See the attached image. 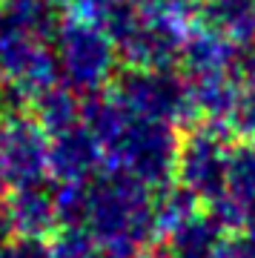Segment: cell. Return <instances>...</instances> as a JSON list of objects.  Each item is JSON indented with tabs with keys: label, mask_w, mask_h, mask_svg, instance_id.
I'll list each match as a JSON object with an SVG mask.
<instances>
[{
	"label": "cell",
	"mask_w": 255,
	"mask_h": 258,
	"mask_svg": "<svg viewBox=\"0 0 255 258\" xmlns=\"http://www.w3.org/2000/svg\"><path fill=\"white\" fill-rule=\"evenodd\" d=\"M118 3H126V6H132L138 12H149V9H155L161 0H118Z\"/></svg>",
	"instance_id": "obj_20"
},
{
	"label": "cell",
	"mask_w": 255,
	"mask_h": 258,
	"mask_svg": "<svg viewBox=\"0 0 255 258\" xmlns=\"http://www.w3.org/2000/svg\"><path fill=\"white\" fill-rule=\"evenodd\" d=\"M100 164L103 149L83 120L49 135V178L55 184H86L100 172Z\"/></svg>",
	"instance_id": "obj_8"
},
{
	"label": "cell",
	"mask_w": 255,
	"mask_h": 258,
	"mask_svg": "<svg viewBox=\"0 0 255 258\" xmlns=\"http://www.w3.org/2000/svg\"><path fill=\"white\" fill-rule=\"evenodd\" d=\"M141 258H169L166 252H146V255H141Z\"/></svg>",
	"instance_id": "obj_21"
},
{
	"label": "cell",
	"mask_w": 255,
	"mask_h": 258,
	"mask_svg": "<svg viewBox=\"0 0 255 258\" xmlns=\"http://www.w3.org/2000/svg\"><path fill=\"white\" fill-rule=\"evenodd\" d=\"M100 247L118 258H141L158 241L155 192L141 181L106 169L86 181L83 224Z\"/></svg>",
	"instance_id": "obj_2"
},
{
	"label": "cell",
	"mask_w": 255,
	"mask_h": 258,
	"mask_svg": "<svg viewBox=\"0 0 255 258\" xmlns=\"http://www.w3.org/2000/svg\"><path fill=\"white\" fill-rule=\"evenodd\" d=\"M0 106H3V89H0Z\"/></svg>",
	"instance_id": "obj_22"
},
{
	"label": "cell",
	"mask_w": 255,
	"mask_h": 258,
	"mask_svg": "<svg viewBox=\"0 0 255 258\" xmlns=\"http://www.w3.org/2000/svg\"><path fill=\"white\" fill-rule=\"evenodd\" d=\"M0 244H3V238H0Z\"/></svg>",
	"instance_id": "obj_24"
},
{
	"label": "cell",
	"mask_w": 255,
	"mask_h": 258,
	"mask_svg": "<svg viewBox=\"0 0 255 258\" xmlns=\"http://www.w3.org/2000/svg\"><path fill=\"white\" fill-rule=\"evenodd\" d=\"M0 123H3V118H0Z\"/></svg>",
	"instance_id": "obj_23"
},
{
	"label": "cell",
	"mask_w": 255,
	"mask_h": 258,
	"mask_svg": "<svg viewBox=\"0 0 255 258\" xmlns=\"http://www.w3.org/2000/svg\"><path fill=\"white\" fill-rule=\"evenodd\" d=\"M0 258H52V252H49V241L46 238L9 235L0 244Z\"/></svg>",
	"instance_id": "obj_16"
},
{
	"label": "cell",
	"mask_w": 255,
	"mask_h": 258,
	"mask_svg": "<svg viewBox=\"0 0 255 258\" xmlns=\"http://www.w3.org/2000/svg\"><path fill=\"white\" fill-rule=\"evenodd\" d=\"M229 129L218 123H192L186 135L178 141V158H175V184L183 192H189L198 204L212 207L221 201L227 189L229 169Z\"/></svg>",
	"instance_id": "obj_6"
},
{
	"label": "cell",
	"mask_w": 255,
	"mask_h": 258,
	"mask_svg": "<svg viewBox=\"0 0 255 258\" xmlns=\"http://www.w3.org/2000/svg\"><path fill=\"white\" fill-rule=\"evenodd\" d=\"M57 83L55 57L49 40L0 6V89L3 98L15 95L20 103H32L46 86Z\"/></svg>",
	"instance_id": "obj_4"
},
{
	"label": "cell",
	"mask_w": 255,
	"mask_h": 258,
	"mask_svg": "<svg viewBox=\"0 0 255 258\" xmlns=\"http://www.w3.org/2000/svg\"><path fill=\"white\" fill-rule=\"evenodd\" d=\"M109 95L138 118L161 120L169 126H192L195 123L189 83L175 69H132V66H126L112 81Z\"/></svg>",
	"instance_id": "obj_5"
},
{
	"label": "cell",
	"mask_w": 255,
	"mask_h": 258,
	"mask_svg": "<svg viewBox=\"0 0 255 258\" xmlns=\"http://www.w3.org/2000/svg\"><path fill=\"white\" fill-rule=\"evenodd\" d=\"M238 230H241L244 235H249V238L255 241V207L244 215V221H241V227H238Z\"/></svg>",
	"instance_id": "obj_18"
},
{
	"label": "cell",
	"mask_w": 255,
	"mask_h": 258,
	"mask_svg": "<svg viewBox=\"0 0 255 258\" xmlns=\"http://www.w3.org/2000/svg\"><path fill=\"white\" fill-rule=\"evenodd\" d=\"M198 26L249 46L255 43V0H198Z\"/></svg>",
	"instance_id": "obj_12"
},
{
	"label": "cell",
	"mask_w": 255,
	"mask_h": 258,
	"mask_svg": "<svg viewBox=\"0 0 255 258\" xmlns=\"http://www.w3.org/2000/svg\"><path fill=\"white\" fill-rule=\"evenodd\" d=\"M3 210H6V184L0 181V238H9V232H6V218H3Z\"/></svg>",
	"instance_id": "obj_19"
},
{
	"label": "cell",
	"mask_w": 255,
	"mask_h": 258,
	"mask_svg": "<svg viewBox=\"0 0 255 258\" xmlns=\"http://www.w3.org/2000/svg\"><path fill=\"white\" fill-rule=\"evenodd\" d=\"M227 129L241 135L244 141H255V75H249V78H244L238 83Z\"/></svg>",
	"instance_id": "obj_15"
},
{
	"label": "cell",
	"mask_w": 255,
	"mask_h": 258,
	"mask_svg": "<svg viewBox=\"0 0 255 258\" xmlns=\"http://www.w3.org/2000/svg\"><path fill=\"white\" fill-rule=\"evenodd\" d=\"M81 120L98 138L106 169L141 181L152 192L175 181L178 132L169 123L138 118L123 109L109 92L83 98Z\"/></svg>",
	"instance_id": "obj_1"
},
{
	"label": "cell",
	"mask_w": 255,
	"mask_h": 258,
	"mask_svg": "<svg viewBox=\"0 0 255 258\" xmlns=\"http://www.w3.org/2000/svg\"><path fill=\"white\" fill-rule=\"evenodd\" d=\"M6 232L23 238H46L57 230L55 181L6 189Z\"/></svg>",
	"instance_id": "obj_9"
},
{
	"label": "cell",
	"mask_w": 255,
	"mask_h": 258,
	"mask_svg": "<svg viewBox=\"0 0 255 258\" xmlns=\"http://www.w3.org/2000/svg\"><path fill=\"white\" fill-rule=\"evenodd\" d=\"M224 238H227V227L218 221L212 210H201V207L161 235L164 252L169 258H215Z\"/></svg>",
	"instance_id": "obj_11"
},
{
	"label": "cell",
	"mask_w": 255,
	"mask_h": 258,
	"mask_svg": "<svg viewBox=\"0 0 255 258\" xmlns=\"http://www.w3.org/2000/svg\"><path fill=\"white\" fill-rule=\"evenodd\" d=\"M215 258H255V241L244 232H235V235L227 232V238L221 241Z\"/></svg>",
	"instance_id": "obj_17"
},
{
	"label": "cell",
	"mask_w": 255,
	"mask_h": 258,
	"mask_svg": "<svg viewBox=\"0 0 255 258\" xmlns=\"http://www.w3.org/2000/svg\"><path fill=\"white\" fill-rule=\"evenodd\" d=\"M0 181L6 189L52 181L49 135L32 115L18 112L0 123Z\"/></svg>",
	"instance_id": "obj_7"
},
{
	"label": "cell",
	"mask_w": 255,
	"mask_h": 258,
	"mask_svg": "<svg viewBox=\"0 0 255 258\" xmlns=\"http://www.w3.org/2000/svg\"><path fill=\"white\" fill-rule=\"evenodd\" d=\"M255 207V141H241L232 147L227 169V189L221 201L210 207L224 227L238 230L244 215Z\"/></svg>",
	"instance_id": "obj_10"
},
{
	"label": "cell",
	"mask_w": 255,
	"mask_h": 258,
	"mask_svg": "<svg viewBox=\"0 0 255 258\" xmlns=\"http://www.w3.org/2000/svg\"><path fill=\"white\" fill-rule=\"evenodd\" d=\"M29 109H32V118L43 126L46 135H52V132H60V129L81 120L83 98L57 81L52 86H46L40 95H35L32 103H29Z\"/></svg>",
	"instance_id": "obj_13"
},
{
	"label": "cell",
	"mask_w": 255,
	"mask_h": 258,
	"mask_svg": "<svg viewBox=\"0 0 255 258\" xmlns=\"http://www.w3.org/2000/svg\"><path fill=\"white\" fill-rule=\"evenodd\" d=\"M52 258H118L81 227H57L49 241Z\"/></svg>",
	"instance_id": "obj_14"
},
{
	"label": "cell",
	"mask_w": 255,
	"mask_h": 258,
	"mask_svg": "<svg viewBox=\"0 0 255 258\" xmlns=\"http://www.w3.org/2000/svg\"><path fill=\"white\" fill-rule=\"evenodd\" d=\"M49 46L55 57L57 81L81 98L106 92L118 78V49L98 20L83 15L60 20L52 32Z\"/></svg>",
	"instance_id": "obj_3"
}]
</instances>
